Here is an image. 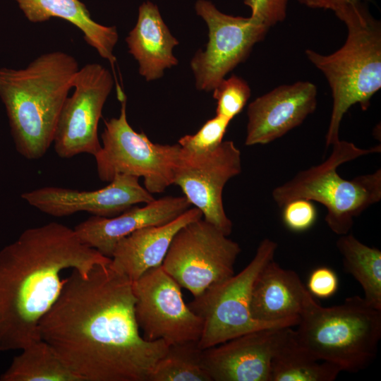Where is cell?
I'll return each instance as SVG.
<instances>
[{"label":"cell","instance_id":"ac0fdd59","mask_svg":"<svg viewBox=\"0 0 381 381\" xmlns=\"http://www.w3.org/2000/svg\"><path fill=\"white\" fill-rule=\"evenodd\" d=\"M308 291L295 271L282 268L272 259L262 267L253 284L252 316L278 327L296 326Z\"/></svg>","mask_w":381,"mask_h":381},{"label":"cell","instance_id":"d4e9b609","mask_svg":"<svg viewBox=\"0 0 381 381\" xmlns=\"http://www.w3.org/2000/svg\"><path fill=\"white\" fill-rule=\"evenodd\" d=\"M198 341L169 345L160 358L148 381H212L202 358Z\"/></svg>","mask_w":381,"mask_h":381},{"label":"cell","instance_id":"9c48e42d","mask_svg":"<svg viewBox=\"0 0 381 381\" xmlns=\"http://www.w3.org/2000/svg\"><path fill=\"white\" fill-rule=\"evenodd\" d=\"M238 243L202 218L174 235L162 267L194 297L234 274Z\"/></svg>","mask_w":381,"mask_h":381},{"label":"cell","instance_id":"603a6c76","mask_svg":"<svg viewBox=\"0 0 381 381\" xmlns=\"http://www.w3.org/2000/svg\"><path fill=\"white\" fill-rule=\"evenodd\" d=\"M336 246L345 272L363 288L364 300L381 310V251L365 245L350 233L339 236Z\"/></svg>","mask_w":381,"mask_h":381},{"label":"cell","instance_id":"484cf974","mask_svg":"<svg viewBox=\"0 0 381 381\" xmlns=\"http://www.w3.org/2000/svg\"><path fill=\"white\" fill-rule=\"evenodd\" d=\"M212 91L217 101L216 114L231 121L243 110L251 93L247 82L235 75L224 78Z\"/></svg>","mask_w":381,"mask_h":381},{"label":"cell","instance_id":"e0dca14e","mask_svg":"<svg viewBox=\"0 0 381 381\" xmlns=\"http://www.w3.org/2000/svg\"><path fill=\"white\" fill-rule=\"evenodd\" d=\"M190 206L185 196H166L142 207H132L112 217L93 215L73 229L82 243L111 258L116 245L123 238L144 227L169 223Z\"/></svg>","mask_w":381,"mask_h":381},{"label":"cell","instance_id":"4dcf8cb0","mask_svg":"<svg viewBox=\"0 0 381 381\" xmlns=\"http://www.w3.org/2000/svg\"><path fill=\"white\" fill-rule=\"evenodd\" d=\"M298 2L311 8H322L334 13L349 6L372 1V0H297Z\"/></svg>","mask_w":381,"mask_h":381},{"label":"cell","instance_id":"30bf717a","mask_svg":"<svg viewBox=\"0 0 381 381\" xmlns=\"http://www.w3.org/2000/svg\"><path fill=\"white\" fill-rule=\"evenodd\" d=\"M195 9L207 24L208 42L205 50L199 49L195 54L190 68L196 88L212 91L228 73L247 59L270 28L250 16L225 14L210 1L198 0Z\"/></svg>","mask_w":381,"mask_h":381},{"label":"cell","instance_id":"2e32d148","mask_svg":"<svg viewBox=\"0 0 381 381\" xmlns=\"http://www.w3.org/2000/svg\"><path fill=\"white\" fill-rule=\"evenodd\" d=\"M286 327L250 332L203 349L212 381H270L272 360Z\"/></svg>","mask_w":381,"mask_h":381},{"label":"cell","instance_id":"52a82bcc","mask_svg":"<svg viewBox=\"0 0 381 381\" xmlns=\"http://www.w3.org/2000/svg\"><path fill=\"white\" fill-rule=\"evenodd\" d=\"M120 102L119 117L104 121L101 148L94 156L97 175L106 182L117 174L143 177L150 193H161L173 184L181 147L154 143L134 131L127 120L126 97Z\"/></svg>","mask_w":381,"mask_h":381},{"label":"cell","instance_id":"9a60e30c","mask_svg":"<svg viewBox=\"0 0 381 381\" xmlns=\"http://www.w3.org/2000/svg\"><path fill=\"white\" fill-rule=\"evenodd\" d=\"M318 104V88L310 81L282 85L257 97L247 109L245 145L268 144L301 125Z\"/></svg>","mask_w":381,"mask_h":381},{"label":"cell","instance_id":"8fae6325","mask_svg":"<svg viewBox=\"0 0 381 381\" xmlns=\"http://www.w3.org/2000/svg\"><path fill=\"white\" fill-rule=\"evenodd\" d=\"M135 316L143 337L169 345L198 341L203 322L183 299L181 286L162 265L132 282Z\"/></svg>","mask_w":381,"mask_h":381},{"label":"cell","instance_id":"cb8c5ba5","mask_svg":"<svg viewBox=\"0 0 381 381\" xmlns=\"http://www.w3.org/2000/svg\"><path fill=\"white\" fill-rule=\"evenodd\" d=\"M0 381H81L54 350L40 339L21 349Z\"/></svg>","mask_w":381,"mask_h":381},{"label":"cell","instance_id":"d6986e66","mask_svg":"<svg viewBox=\"0 0 381 381\" xmlns=\"http://www.w3.org/2000/svg\"><path fill=\"white\" fill-rule=\"evenodd\" d=\"M202 217V212L193 207L169 223L135 231L117 243L110 265L132 282L138 279L162 265L172 238L181 227Z\"/></svg>","mask_w":381,"mask_h":381},{"label":"cell","instance_id":"44dd1931","mask_svg":"<svg viewBox=\"0 0 381 381\" xmlns=\"http://www.w3.org/2000/svg\"><path fill=\"white\" fill-rule=\"evenodd\" d=\"M31 23H42L52 17L62 18L83 34L86 43L113 66L116 57L114 48L119 39L116 26L95 22L85 5L80 0H14Z\"/></svg>","mask_w":381,"mask_h":381},{"label":"cell","instance_id":"83f0119b","mask_svg":"<svg viewBox=\"0 0 381 381\" xmlns=\"http://www.w3.org/2000/svg\"><path fill=\"white\" fill-rule=\"evenodd\" d=\"M284 225L294 232H302L311 228L317 219V210L310 201L304 198L294 199L282 207Z\"/></svg>","mask_w":381,"mask_h":381},{"label":"cell","instance_id":"5b68a950","mask_svg":"<svg viewBox=\"0 0 381 381\" xmlns=\"http://www.w3.org/2000/svg\"><path fill=\"white\" fill-rule=\"evenodd\" d=\"M296 337L319 360L357 373L375 358L381 338V310L353 296L332 307L321 306L308 291Z\"/></svg>","mask_w":381,"mask_h":381},{"label":"cell","instance_id":"7a4b0ae2","mask_svg":"<svg viewBox=\"0 0 381 381\" xmlns=\"http://www.w3.org/2000/svg\"><path fill=\"white\" fill-rule=\"evenodd\" d=\"M111 258L58 222L25 230L0 250V351L21 350L41 339L39 324L75 270L83 276Z\"/></svg>","mask_w":381,"mask_h":381},{"label":"cell","instance_id":"7c38bea8","mask_svg":"<svg viewBox=\"0 0 381 381\" xmlns=\"http://www.w3.org/2000/svg\"><path fill=\"white\" fill-rule=\"evenodd\" d=\"M114 84L111 72L97 63L87 64L74 76V91L62 107L53 143L59 157L86 153L95 156L101 148L98 124Z\"/></svg>","mask_w":381,"mask_h":381},{"label":"cell","instance_id":"5bb4252c","mask_svg":"<svg viewBox=\"0 0 381 381\" xmlns=\"http://www.w3.org/2000/svg\"><path fill=\"white\" fill-rule=\"evenodd\" d=\"M138 179L117 174L107 186L98 190L45 186L24 193L21 198L40 212L54 217L86 212L94 216L112 217L136 204H147L155 200Z\"/></svg>","mask_w":381,"mask_h":381},{"label":"cell","instance_id":"8992f818","mask_svg":"<svg viewBox=\"0 0 381 381\" xmlns=\"http://www.w3.org/2000/svg\"><path fill=\"white\" fill-rule=\"evenodd\" d=\"M329 157L320 164L299 171L272 192L274 202L282 207L289 201L304 198L323 205L328 227L341 236L349 233L353 219L381 200V169L351 180L343 179L337 168L361 156L378 153L381 146L369 149L339 140Z\"/></svg>","mask_w":381,"mask_h":381},{"label":"cell","instance_id":"f546056e","mask_svg":"<svg viewBox=\"0 0 381 381\" xmlns=\"http://www.w3.org/2000/svg\"><path fill=\"white\" fill-rule=\"evenodd\" d=\"M339 287V279L334 270L327 267H320L310 273L307 289L313 296L327 298L332 296Z\"/></svg>","mask_w":381,"mask_h":381},{"label":"cell","instance_id":"6da1fadb","mask_svg":"<svg viewBox=\"0 0 381 381\" xmlns=\"http://www.w3.org/2000/svg\"><path fill=\"white\" fill-rule=\"evenodd\" d=\"M110 262L86 276L71 270L40 338L81 381H148L169 345L140 335L132 281Z\"/></svg>","mask_w":381,"mask_h":381},{"label":"cell","instance_id":"ffe728a7","mask_svg":"<svg viewBox=\"0 0 381 381\" xmlns=\"http://www.w3.org/2000/svg\"><path fill=\"white\" fill-rule=\"evenodd\" d=\"M126 42L128 52L138 63L139 73L147 81L162 78L165 69L178 64L173 49L179 42L164 22L158 7L150 1L140 6L137 23Z\"/></svg>","mask_w":381,"mask_h":381},{"label":"cell","instance_id":"f1b7e54d","mask_svg":"<svg viewBox=\"0 0 381 381\" xmlns=\"http://www.w3.org/2000/svg\"><path fill=\"white\" fill-rule=\"evenodd\" d=\"M289 0H244L251 10L250 17L270 28L284 21Z\"/></svg>","mask_w":381,"mask_h":381},{"label":"cell","instance_id":"3957f363","mask_svg":"<svg viewBox=\"0 0 381 381\" xmlns=\"http://www.w3.org/2000/svg\"><path fill=\"white\" fill-rule=\"evenodd\" d=\"M78 70L77 59L61 51L41 54L24 68L0 69V97L16 150L25 158L43 157L53 143Z\"/></svg>","mask_w":381,"mask_h":381},{"label":"cell","instance_id":"7402d4cb","mask_svg":"<svg viewBox=\"0 0 381 381\" xmlns=\"http://www.w3.org/2000/svg\"><path fill=\"white\" fill-rule=\"evenodd\" d=\"M293 327H286L273 356L270 381H333L341 370L319 360L302 346Z\"/></svg>","mask_w":381,"mask_h":381},{"label":"cell","instance_id":"277c9868","mask_svg":"<svg viewBox=\"0 0 381 381\" xmlns=\"http://www.w3.org/2000/svg\"><path fill=\"white\" fill-rule=\"evenodd\" d=\"M367 4L349 6L334 13L348 30L344 44L337 51L328 55L305 51L307 59L324 74L332 91L326 147L339 140L340 124L347 111L356 104L365 111L381 88V23L370 14Z\"/></svg>","mask_w":381,"mask_h":381},{"label":"cell","instance_id":"ba28073f","mask_svg":"<svg viewBox=\"0 0 381 381\" xmlns=\"http://www.w3.org/2000/svg\"><path fill=\"white\" fill-rule=\"evenodd\" d=\"M277 243L265 238L248 265L236 275L211 286L188 304L203 322L198 344L205 349L244 334L281 327L256 320L250 312L253 284L262 267L274 259Z\"/></svg>","mask_w":381,"mask_h":381},{"label":"cell","instance_id":"4316f807","mask_svg":"<svg viewBox=\"0 0 381 381\" xmlns=\"http://www.w3.org/2000/svg\"><path fill=\"white\" fill-rule=\"evenodd\" d=\"M231 120L217 115L207 121L197 133L181 137L178 144L188 152L201 153L216 148L223 141Z\"/></svg>","mask_w":381,"mask_h":381},{"label":"cell","instance_id":"4fadbf2b","mask_svg":"<svg viewBox=\"0 0 381 381\" xmlns=\"http://www.w3.org/2000/svg\"><path fill=\"white\" fill-rule=\"evenodd\" d=\"M241 169L240 150L231 140H223L216 148L201 153L181 148L173 184L181 188L191 206L202 212L205 220L229 236L233 224L225 212L222 192Z\"/></svg>","mask_w":381,"mask_h":381}]
</instances>
